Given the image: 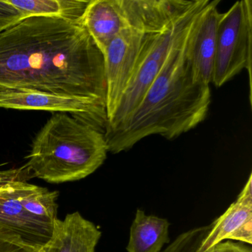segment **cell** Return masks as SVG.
<instances>
[{"mask_svg": "<svg viewBox=\"0 0 252 252\" xmlns=\"http://www.w3.org/2000/svg\"><path fill=\"white\" fill-rule=\"evenodd\" d=\"M89 98L106 107L104 56L81 23L29 17L0 32V91Z\"/></svg>", "mask_w": 252, "mask_h": 252, "instance_id": "cell-1", "label": "cell"}, {"mask_svg": "<svg viewBox=\"0 0 252 252\" xmlns=\"http://www.w3.org/2000/svg\"><path fill=\"white\" fill-rule=\"evenodd\" d=\"M202 12L172 47L129 119L116 130L104 134L110 153L127 151L150 135L173 139L206 119L211 104L210 88L194 77L187 56L190 37Z\"/></svg>", "mask_w": 252, "mask_h": 252, "instance_id": "cell-2", "label": "cell"}, {"mask_svg": "<svg viewBox=\"0 0 252 252\" xmlns=\"http://www.w3.org/2000/svg\"><path fill=\"white\" fill-rule=\"evenodd\" d=\"M107 153L104 132L78 118L57 113L36 135L26 167L48 183L79 181L97 170Z\"/></svg>", "mask_w": 252, "mask_h": 252, "instance_id": "cell-3", "label": "cell"}, {"mask_svg": "<svg viewBox=\"0 0 252 252\" xmlns=\"http://www.w3.org/2000/svg\"><path fill=\"white\" fill-rule=\"evenodd\" d=\"M182 12L175 0H147L138 18L110 42L104 54L107 122L120 102L147 34Z\"/></svg>", "mask_w": 252, "mask_h": 252, "instance_id": "cell-4", "label": "cell"}, {"mask_svg": "<svg viewBox=\"0 0 252 252\" xmlns=\"http://www.w3.org/2000/svg\"><path fill=\"white\" fill-rule=\"evenodd\" d=\"M209 2L210 0H193L185 11L163 27L152 31L147 34L120 102L107 121L104 134L116 130L129 119L161 70L172 47L189 29Z\"/></svg>", "mask_w": 252, "mask_h": 252, "instance_id": "cell-5", "label": "cell"}, {"mask_svg": "<svg viewBox=\"0 0 252 252\" xmlns=\"http://www.w3.org/2000/svg\"><path fill=\"white\" fill-rule=\"evenodd\" d=\"M252 2L240 0L222 14L217 33L213 80L220 88L246 70L252 100Z\"/></svg>", "mask_w": 252, "mask_h": 252, "instance_id": "cell-6", "label": "cell"}, {"mask_svg": "<svg viewBox=\"0 0 252 252\" xmlns=\"http://www.w3.org/2000/svg\"><path fill=\"white\" fill-rule=\"evenodd\" d=\"M0 107L73 113L104 133L107 126L106 107L89 98L37 91H0Z\"/></svg>", "mask_w": 252, "mask_h": 252, "instance_id": "cell-7", "label": "cell"}, {"mask_svg": "<svg viewBox=\"0 0 252 252\" xmlns=\"http://www.w3.org/2000/svg\"><path fill=\"white\" fill-rule=\"evenodd\" d=\"M10 182L0 189V235L39 251L51 238L54 225L29 214L17 200Z\"/></svg>", "mask_w": 252, "mask_h": 252, "instance_id": "cell-8", "label": "cell"}, {"mask_svg": "<svg viewBox=\"0 0 252 252\" xmlns=\"http://www.w3.org/2000/svg\"><path fill=\"white\" fill-rule=\"evenodd\" d=\"M139 13L140 0H90L81 23L104 56L115 36Z\"/></svg>", "mask_w": 252, "mask_h": 252, "instance_id": "cell-9", "label": "cell"}, {"mask_svg": "<svg viewBox=\"0 0 252 252\" xmlns=\"http://www.w3.org/2000/svg\"><path fill=\"white\" fill-rule=\"evenodd\" d=\"M226 240L252 244V175L227 210L211 224L197 252H209Z\"/></svg>", "mask_w": 252, "mask_h": 252, "instance_id": "cell-10", "label": "cell"}, {"mask_svg": "<svg viewBox=\"0 0 252 252\" xmlns=\"http://www.w3.org/2000/svg\"><path fill=\"white\" fill-rule=\"evenodd\" d=\"M220 1H210L197 20L189 42V61L194 77L210 85L213 80L216 54L217 33L222 14L218 11Z\"/></svg>", "mask_w": 252, "mask_h": 252, "instance_id": "cell-11", "label": "cell"}, {"mask_svg": "<svg viewBox=\"0 0 252 252\" xmlns=\"http://www.w3.org/2000/svg\"><path fill=\"white\" fill-rule=\"evenodd\" d=\"M101 231L79 212L57 219L50 240L38 252H95Z\"/></svg>", "mask_w": 252, "mask_h": 252, "instance_id": "cell-12", "label": "cell"}, {"mask_svg": "<svg viewBox=\"0 0 252 252\" xmlns=\"http://www.w3.org/2000/svg\"><path fill=\"white\" fill-rule=\"evenodd\" d=\"M169 221L138 209L129 232L127 252H161L169 240Z\"/></svg>", "mask_w": 252, "mask_h": 252, "instance_id": "cell-13", "label": "cell"}, {"mask_svg": "<svg viewBox=\"0 0 252 252\" xmlns=\"http://www.w3.org/2000/svg\"><path fill=\"white\" fill-rule=\"evenodd\" d=\"M17 200L31 215L54 225L57 218V191L15 178L10 182Z\"/></svg>", "mask_w": 252, "mask_h": 252, "instance_id": "cell-14", "label": "cell"}, {"mask_svg": "<svg viewBox=\"0 0 252 252\" xmlns=\"http://www.w3.org/2000/svg\"><path fill=\"white\" fill-rule=\"evenodd\" d=\"M26 17H55L81 23L90 0H6Z\"/></svg>", "mask_w": 252, "mask_h": 252, "instance_id": "cell-15", "label": "cell"}, {"mask_svg": "<svg viewBox=\"0 0 252 252\" xmlns=\"http://www.w3.org/2000/svg\"><path fill=\"white\" fill-rule=\"evenodd\" d=\"M210 228L209 225L182 233L161 252H197Z\"/></svg>", "mask_w": 252, "mask_h": 252, "instance_id": "cell-16", "label": "cell"}, {"mask_svg": "<svg viewBox=\"0 0 252 252\" xmlns=\"http://www.w3.org/2000/svg\"><path fill=\"white\" fill-rule=\"evenodd\" d=\"M25 18L27 17L21 11L8 3L6 0H0V32Z\"/></svg>", "mask_w": 252, "mask_h": 252, "instance_id": "cell-17", "label": "cell"}, {"mask_svg": "<svg viewBox=\"0 0 252 252\" xmlns=\"http://www.w3.org/2000/svg\"><path fill=\"white\" fill-rule=\"evenodd\" d=\"M209 252H252V249L250 245L226 240L217 245Z\"/></svg>", "mask_w": 252, "mask_h": 252, "instance_id": "cell-18", "label": "cell"}, {"mask_svg": "<svg viewBox=\"0 0 252 252\" xmlns=\"http://www.w3.org/2000/svg\"><path fill=\"white\" fill-rule=\"evenodd\" d=\"M17 173H18V171L16 170L0 172V189H2L4 186L6 185L10 181L17 178L18 176Z\"/></svg>", "mask_w": 252, "mask_h": 252, "instance_id": "cell-19", "label": "cell"}, {"mask_svg": "<svg viewBox=\"0 0 252 252\" xmlns=\"http://www.w3.org/2000/svg\"><path fill=\"white\" fill-rule=\"evenodd\" d=\"M17 246H22L0 235V252H5Z\"/></svg>", "mask_w": 252, "mask_h": 252, "instance_id": "cell-20", "label": "cell"}, {"mask_svg": "<svg viewBox=\"0 0 252 252\" xmlns=\"http://www.w3.org/2000/svg\"><path fill=\"white\" fill-rule=\"evenodd\" d=\"M39 251L35 250V249H31L29 247H25V246H17V247L13 248L10 250L5 252H38Z\"/></svg>", "mask_w": 252, "mask_h": 252, "instance_id": "cell-21", "label": "cell"}]
</instances>
